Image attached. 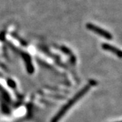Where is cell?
<instances>
[{
    "label": "cell",
    "mask_w": 122,
    "mask_h": 122,
    "mask_svg": "<svg viewBox=\"0 0 122 122\" xmlns=\"http://www.w3.org/2000/svg\"><path fill=\"white\" fill-rule=\"evenodd\" d=\"M7 82H8V85L11 87H15V86H16L14 81H12V79H8V80L7 81Z\"/></svg>",
    "instance_id": "5"
},
{
    "label": "cell",
    "mask_w": 122,
    "mask_h": 122,
    "mask_svg": "<svg viewBox=\"0 0 122 122\" xmlns=\"http://www.w3.org/2000/svg\"><path fill=\"white\" fill-rule=\"evenodd\" d=\"M102 48L105 50H107V51H109L113 53L114 54L117 56L119 58H122V51L119 49L114 47L113 46H111L109 44H103L102 45Z\"/></svg>",
    "instance_id": "3"
},
{
    "label": "cell",
    "mask_w": 122,
    "mask_h": 122,
    "mask_svg": "<svg viewBox=\"0 0 122 122\" xmlns=\"http://www.w3.org/2000/svg\"><path fill=\"white\" fill-rule=\"evenodd\" d=\"M94 83H92V82H90V83H87V85H86L85 87H83L81 90L79 92H78L71 99H70L69 101L66 103L65 105H64L61 109L60 111H58V113H56V115L53 117V119L51 120V122H58V121L61 119V118L62 117L65 113L69 110L73 105H74L77 101H78L81 98H82L87 92L90 90V89L91 88V87L92 86L95 85Z\"/></svg>",
    "instance_id": "1"
},
{
    "label": "cell",
    "mask_w": 122,
    "mask_h": 122,
    "mask_svg": "<svg viewBox=\"0 0 122 122\" xmlns=\"http://www.w3.org/2000/svg\"><path fill=\"white\" fill-rule=\"evenodd\" d=\"M86 27H87V29L95 33L98 34L102 37H104L105 39H109V40L113 39L112 35L110 33H109L108 31L104 30V29H101V28L96 26V25H94L92 23H87L86 25Z\"/></svg>",
    "instance_id": "2"
},
{
    "label": "cell",
    "mask_w": 122,
    "mask_h": 122,
    "mask_svg": "<svg viewBox=\"0 0 122 122\" xmlns=\"http://www.w3.org/2000/svg\"><path fill=\"white\" fill-rule=\"evenodd\" d=\"M22 56H23L22 58H24V60L26 62V68H27L28 72L30 73H32L33 72L34 69H33V66L32 64H31L30 56H29L27 54H26V53L23 54H22Z\"/></svg>",
    "instance_id": "4"
},
{
    "label": "cell",
    "mask_w": 122,
    "mask_h": 122,
    "mask_svg": "<svg viewBox=\"0 0 122 122\" xmlns=\"http://www.w3.org/2000/svg\"></svg>",
    "instance_id": "6"
}]
</instances>
